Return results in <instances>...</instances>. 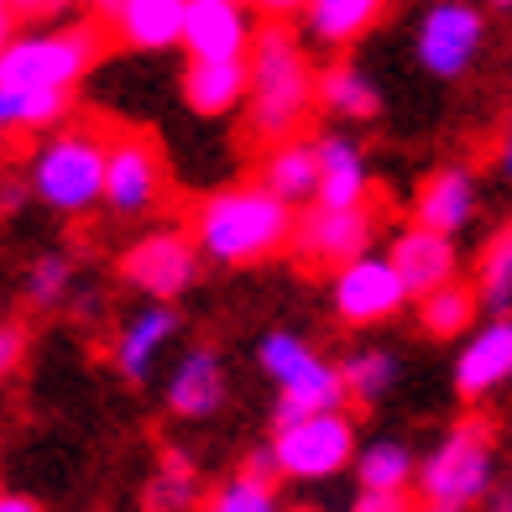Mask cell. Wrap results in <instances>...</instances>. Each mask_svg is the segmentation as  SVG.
<instances>
[{"label":"cell","instance_id":"1","mask_svg":"<svg viewBox=\"0 0 512 512\" xmlns=\"http://www.w3.org/2000/svg\"><path fill=\"white\" fill-rule=\"evenodd\" d=\"M293 204L267 194L262 183H230V189L209 194L194 215V246L215 267H251L262 256H277L293 246Z\"/></svg>","mask_w":512,"mask_h":512},{"label":"cell","instance_id":"2","mask_svg":"<svg viewBox=\"0 0 512 512\" xmlns=\"http://www.w3.org/2000/svg\"><path fill=\"white\" fill-rule=\"evenodd\" d=\"M246 63H251V95H246L251 131L267 136V142H288L314 105V79L319 74L309 68L304 48H298V37L288 27L256 32Z\"/></svg>","mask_w":512,"mask_h":512},{"label":"cell","instance_id":"3","mask_svg":"<svg viewBox=\"0 0 512 512\" xmlns=\"http://www.w3.org/2000/svg\"><path fill=\"white\" fill-rule=\"evenodd\" d=\"M256 366L277 382V408H272V424H298V418H314V413H340L345 408V382H340V366L324 361L304 335L293 330H267L262 345H256Z\"/></svg>","mask_w":512,"mask_h":512},{"label":"cell","instance_id":"4","mask_svg":"<svg viewBox=\"0 0 512 512\" xmlns=\"http://www.w3.org/2000/svg\"><path fill=\"white\" fill-rule=\"evenodd\" d=\"M492 481H497V445L492 434H486L481 424H450L445 434H439V445L418 460V497L434 502V507H476L492 497Z\"/></svg>","mask_w":512,"mask_h":512},{"label":"cell","instance_id":"5","mask_svg":"<svg viewBox=\"0 0 512 512\" xmlns=\"http://www.w3.org/2000/svg\"><path fill=\"white\" fill-rule=\"evenodd\" d=\"M105 152L95 131H58L48 147L32 157V189L58 215H84L105 199Z\"/></svg>","mask_w":512,"mask_h":512},{"label":"cell","instance_id":"6","mask_svg":"<svg viewBox=\"0 0 512 512\" xmlns=\"http://www.w3.org/2000/svg\"><path fill=\"white\" fill-rule=\"evenodd\" d=\"M95 32L89 27H48V32H21L0 53V89H53L68 95L95 63Z\"/></svg>","mask_w":512,"mask_h":512},{"label":"cell","instance_id":"7","mask_svg":"<svg viewBox=\"0 0 512 512\" xmlns=\"http://www.w3.org/2000/svg\"><path fill=\"white\" fill-rule=\"evenodd\" d=\"M356 424L351 413H314V418H298V424H283L272 434V460H277V476L288 481H330L340 476L345 465L356 460Z\"/></svg>","mask_w":512,"mask_h":512},{"label":"cell","instance_id":"8","mask_svg":"<svg viewBox=\"0 0 512 512\" xmlns=\"http://www.w3.org/2000/svg\"><path fill=\"white\" fill-rule=\"evenodd\" d=\"M486 48V16L471 0H429L413 32V53L434 79H460L471 74Z\"/></svg>","mask_w":512,"mask_h":512},{"label":"cell","instance_id":"9","mask_svg":"<svg viewBox=\"0 0 512 512\" xmlns=\"http://www.w3.org/2000/svg\"><path fill=\"white\" fill-rule=\"evenodd\" d=\"M121 277L136 293H147V304H173L199 277V246L178 230H147L142 241L126 246Z\"/></svg>","mask_w":512,"mask_h":512},{"label":"cell","instance_id":"10","mask_svg":"<svg viewBox=\"0 0 512 512\" xmlns=\"http://www.w3.org/2000/svg\"><path fill=\"white\" fill-rule=\"evenodd\" d=\"M371 236H377V220L371 209H324L309 204V215H298L293 225V246L304 262L314 267H351L361 256H371Z\"/></svg>","mask_w":512,"mask_h":512},{"label":"cell","instance_id":"11","mask_svg":"<svg viewBox=\"0 0 512 512\" xmlns=\"http://www.w3.org/2000/svg\"><path fill=\"white\" fill-rule=\"evenodd\" d=\"M330 304L345 324H387L392 314H403L408 304V288L403 277L392 272L387 256H361V262L340 267L335 283H330Z\"/></svg>","mask_w":512,"mask_h":512},{"label":"cell","instance_id":"12","mask_svg":"<svg viewBox=\"0 0 512 512\" xmlns=\"http://www.w3.org/2000/svg\"><path fill=\"white\" fill-rule=\"evenodd\" d=\"M162 157L147 136H115L105 152V204L121 220L131 215H152L162 199Z\"/></svg>","mask_w":512,"mask_h":512},{"label":"cell","instance_id":"13","mask_svg":"<svg viewBox=\"0 0 512 512\" xmlns=\"http://www.w3.org/2000/svg\"><path fill=\"white\" fill-rule=\"evenodd\" d=\"M256 42L246 0H189L183 11V48L189 63H225V58H246Z\"/></svg>","mask_w":512,"mask_h":512},{"label":"cell","instance_id":"14","mask_svg":"<svg viewBox=\"0 0 512 512\" xmlns=\"http://www.w3.org/2000/svg\"><path fill=\"white\" fill-rule=\"evenodd\" d=\"M507 382H512V314H497V319L476 324V335L460 345L455 392L465 403H476V398H492Z\"/></svg>","mask_w":512,"mask_h":512},{"label":"cell","instance_id":"15","mask_svg":"<svg viewBox=\"0 0 512 512\" xmlns=\"http://www.w3.org/2000/svg\"><path fill=\"white\" fill-rule=\"evenodd\" d=\"M178 324L183 319H178L173 304H142L121 324V335H115V345H110L115 371H121L126 382H152L157 361L168 356V345L178 340Z\"/></svg>","mask_w":512,"mask_h":512},{"label":"cell","instance_id":"16","mask_svg":"<svg viewBox=\"0 0 512 512\" xmlns=\"http://www.w3.org/2000/svg\"><path fill=\"white\" fill-rule=\"evenodd\" d=\"M162 398H168V413H178V418L220 413V403H225V361H220L215 345H189V351L168 366Z\"/></svg>","mask_w":512,"mask_h":512},{"label":"cell","instance_id":"17","mask_svg":"<svg viewBox=\"0 0 512 512\" xmlns=\"http://www.w3.org/2000/svg\"><path fill=\"white\" fill-rule=\"evenodd\" d=\"M387 262H392V272L403 277L408 298H429L434 288L455 283L460 251H455V241H450V236H434V230H418V225H408L403 236L392 241Z\"/></svg>","mask_w":512,"mask_h":512},{"label":"cell","instance_id":"18","mask_svg":"<svg viewBox=\"0 0 512 512\" xmlns=\"http://www.w3.org/2000/svg\"><path fill=\"white\" fill-rule=\"evenodd\" d=\"M476 220V178L471 168H439L418 183L413 194V225L434 230V236H460L465 225Z\"/></svg>","mask_w":512,"mask_h":512},{"label":"cell","instance_id":"19","mask_svg":"<svg viewBox=\"0 0 512 512\" xmlns=\"http://www.w3.org/2000/svg\"><path fill=\"white\" fill-rule=\"evenodd\" d=\"M314 157H319V194H314V204H324V209H366L371 168H366L361 142H351L345 131H330V136L314 142Z\"/></svg>","mask_w":512,"mask_h":512},{"label":"cell","instance_id":"20","mask_svg":"<svg viewBox=\"0 0 512 512\" xmlns=\"http://www.w3.org/2000/svg\"><path fill=\"white\" fill-rule=\"evenodd\" d=\"M183 11H189V0H126L110 21H115V32L126 37V48L168 53L183 42Z\"/></svg>","mask_w":512,"mask_h":512},{"label":"cell","instance_id":"21","mask_svg":"<svg viewBox=\"0 0 512 512\" xmlns=\"http://www.w3.org/2000/svg\"><path fill=\"white\" fill-rule=\"evenodd\" d=\"M314 100L340 115V121H377V110H382V89L377 79L366 74L361 63L351 58H335L330 68H319V79H314Z\"/></svg>","mask_w":512,"mask_h":512},{"label":"cell","instance_id":"22","mask_svg":"<svg viewBox=\"0 0 512 512\" xmlns=\"http://www.w3.org/2000/svg\"><path fill=\"white\" fill-rule=\"evenodd\" d=\"M251 95V63L246 58H225V63H189L183 74V100L199 115H230L246 105Z\"/></svg>","mask_w":512,"mask_h":512},{"label":"cell","instance_id":"23","mask_svg":"<svg viewBox=\"0 0 512 512\" xmlns=\"http://www.w3.org/2000/svg\"><path fill=\"white\" fill-rule=\"evenodd\" d=\"M262 189L277 194L283 204H314V194H319V157H314V142H304V136L272 142L267 157H262Z\"/></svg>","mask_w":512,"mask_h":512},{"label":"cell","instance_id":"24","mask_svg":"<svg viewBox=\"0 0 512 512\" xmlns=\"http://www.w3.org/2000/svg\"><path fill=\"white\" fill-rule=\"evenodd\" d=\"M382 11H387V0H309L304 27L324 48H351L356 37H366L377 27Z\"/></svg>","mask_w":512,"mask_h":512},{"label":"cell","instance_id":"25","mask_svg":"<svg viewBox=\"0 0 512 512\" xmlns=\"http://www.w3.org/2000/svg\"><path fill=\"white\" fill-rule=\"evenodd\" d=\"M351 465H356L361 492H408L418 481V455L403 439H371V445L356 450Z\"/></svg>","mask_w":512,"mask_h":512},{"label":"cell","instance_id":"26","mask_svg":"<svg viewBox=\"0 0 512 512\" xmlns=\"http://www.w3.org/2000/svg\"><path fill=\"white\" fill-rule=\"evenodd\" d=\"M204 492H199V471L183 450H162L157 471L147 481V512H199Z\"/></svg>","mask_w":512,"mask_h":512},{"label":"cell","instance_id":"27","mask_svg":"<svg viewBox=\"0 0 512 512\" xmlns=\"http://www.w3.org/2000/svg\"><path fill=\"white\" fill-rule=\"evenodd\" d=\"M476 288H465L460 277L445 288H434L429 298H418V324L434 335V340H460V335H471V324H476Z\"/></svg>","mask_w":512,"mask_h":512},{"label":"cell","instance_id":"28","mask_svg":"<svg viewBox=\"0 0 512 512\" xmlns=\"http://www.w3.org/2000/svg\"><path fill=\"white\" fill-rule=\"evenodd\" d=\"M340 382H345V398L371 408L398 387V356L377 351V345H361V351H351L340 361Z\"/></svg>","mask_w":512,"mask_h":512},{"label":"cell","instance_id":"29","mask_svg":"<svg viewBox=\"0 0 512 512\" xmlns=\"http://www.w3.org/2000/svg\"><path fill=\"white\" fill-rule=\"evenodd\" d=\"M68 95L53 89H0V131H48L63 121Z\"/></svg>","mask_w":512,"mask_h":512},{"label":"cell","instance_id":"30","mask_svg":"<svg viewBox=\"0 0 512 512\" xmlns=\"http://www.w3.org/2000/svg\"><path fill=\"white\" fill-rule=\"evenodd\" d=\"M476 298L486 309H497V314H507V304H512V220L481 251V262H476Z\"/></svg>","mask_w":512,"mask_h":512},{"label":"cell","instance_id":"31","mask_svg":"<svg viewBox=\"0 0 512 512\" xmlns=\"http://www.w3.org/2000/svg\"><path fill=\"white\" fill-rule=\"evenodd\" d=\"M199 512H283V497H277V481L236 471V476H225L220 486H209Z\"/></svg>","mask_w":512,"mask_h":512},{"label":"cell","instance_id":"32","mask_svg":"<svg viewBox=\"0 0 512 512\" xmlns=\"http://www.w3.org/2000/svg\"><path fill=\"white\" fill-rule=\"evenodd\" d=\"M68 288H74V262L68 256H37L32 262V272H27V298L37 309H53V304H63L68 298Z\"/></svg>","mask_w":512,"mask_h":512},{"label":"cell","instance_id":"33","mask_svg":"<svg viewBox=\"0 0 512 512\" xmlns=\"http://www.w3.org/2000/svg\"><path fill=\"white\" fill-rule=\"evenodd\" d=\"M351 512H418L413 492H356Z\"/></svg>","mask_w":512,"mask_h":512},{"label":"cell","instance_id":"34","mask_svg":"<svg viewBox=\"0 0 512 512\" xmlns=\"http://www.w3.org/2000/svg\"><path fill=\"white\" fill-rule=\"evenodd\" d=\"M21 356H27V335H21L16 324H0V377H11L21 366Z\"/></svg>","mask_w":512,"mask_h":512},{"label":"cell","instance_id":"35","mask_svg":"<svg viewBox=\"0 0 512 512\" xmlns=\"http://www.w3.org/2000/svg\"><path fill=\"white\" fill-rule=\"evenodd\" d=\"M63 6H68V0H16L21 16H58Z\"/></svg>","mask_w":512,"mask_h":512},{"label":"cell","instance_id":"36","mask_svg":"<svg viewBox=\"0 0 512 512\" xmlns=\"http://www.w3.org/2000/svg\"><path fill=\"white\" fill-rule=\"evenodd\" d=\"M251 6H262L267 16H293V11H309V0H251Z\"/></svg>","mask_w":512,"mask_h":512},{"label":"cell","instance_id":"37","mask_svg":"<svg viewBox=\"0 0 512 512\" xmlns=\"http://www.w3.org/2000/svg\"><path fill=\"white\" fill-rule=\"evenodd\" d=\"M0 512H42L32 497H21V492H0Z\"/></svg>","mask_w":512,"mask_h":512},{"label":"cell","instance_id":"38","mask_svg":"<svg viewBox=\"0 0 512 512\" xmlns=\"http://www.w3.org/2000/svg\"><path fill=\"white\" fill-rule=\"evenodd\" d=\"M497 168H502V178L512 183V121H507V131H502V147H497Z\"/></svg>","mask_w":512,"mask_h":512},{"label":"cell","instance_id":"39","mask_svg":"<svg viewBox=\"0 0 512 512\" xmlns=\"http://www.w3.org/2000/svg\"><path fill=\"white\" fill-rule=\"evenodd\" d=\"M11 37H16V32H11V11H0V53L11 48Z\"/></svg>","mask_w":512,"mask_h":512},{"label":"cell","instance_id":"40","mask_svg":"<svg viewBox=\"0 0 512 512\" xmlns=\"http://www.w3.org/2000/svg\"><path fill=\"white\" fill-rule=\"evenodd\" d=\"M492 512H512V492H502V497H492Z\"/></svg>","mask_w":512,"mask_h":512},{"label":"cell","instance_id":"41","mask_svg":"<svg viewBox=\"0 0 512 512\" xmlns=\"http://www.w3.org/2000/svg\"><path fill=\"white\" fill-rule=\"evenodd\" d=\"M95 6H100L105 16H115V11H121V6H126V0H95Z\"/></svg>","mask_w":512,"mask_h":512},{"label":"cell","instance_id":"42","mask_svg":"<svg viewBox=\"0 0 512 512\" xmlns=\"http://www.w3.org/2000/svg\"><path fill=\"white\" fill-rule=\"evenodd\" d=\"M418 512H455V507H434V502H418Z\"/></svg>","mask_w":512,"mask_h":512},{"label":"cell","instance_id":"43","mask_svg":"<svg viewBox=\"0 0 512 512\" xmlns=\"http://www.w3.org/2000/svg\"><path fill=\"white\" fill-rule=\"evenodd\" d=\"M492 6H497V11H512V0H492Z\"/></svg>","mask_w":512,"mask_h":512},{"label":"cell","instance_id":"44","mask_svg":"<svg viewBox=\"0 0 512 512\" xmlns=\"http://www.w3.org/2000/svg\"><path fill=\"white\" fill-rule=\"evenodd\" d=\"M6 6H16V0H0V11H6Z\"/></svg>","mask_w":512,"mask_h":512}]
</instances>
